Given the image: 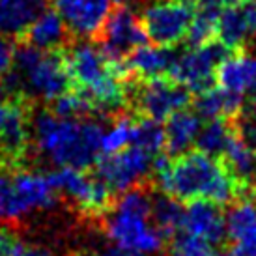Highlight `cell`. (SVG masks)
I'll return each instance as SVG.
<instances>
[{"instance_id":"33","label":"cell","mask_w":256,"mask_h":256,"mask_svg":"<svg viewBox=\"0 0 256 256\" xmlns=\"http://www.w3.org/2000/svg\"><path fill=\"white\" fill-rule=\"evenodd\" d=\"M94 256H135V254H131V252L120 249V247H107V249L96 252Z\"/></svg>"},{"instance_id":"29","label":"cell","mask_w":256,"mask_h":256,"mask_svg":"<svg viewBox=\"0 0 256 256\" xmlns=\"http://www.w3.org/2000/svg\"><path fill=\"white\" fill-rule=\"evenodd\" d=\"M234 122L236 126H238V131L245 138V142L256 150V90L254 96L250 98L249 105L247 107L243 105L242 112H240V116Z\"/></svg>"},{"instance_id":"13","label":"cell","mask_w":256,"mask_h":256,"mask_svg":"<svg viewBox=\"0 0 256 256\" xmlns=\"http://www.w3.org/2000/svg\"><path fill=\"white\" fill-rule=\"evenodd\" d=\"M114 0H54V10L73 36L98 38Z\"/></svg>"},{"instance_id":"31","label":"cell","mask_w":256,"mask_h":256,"mask_svg":"<svg viewBox=\"0 0 256 256\" xmlns=\"http://www.w3.org/2000/svg\"><path fill=\"white\" fill-rule=\"evenodd\" d=\"M14 56H15V47L12 45L10 38L0 34V77L6 75V73L12 70Z\"/></svg>"},{"instance_id":"17","label":"cell","mask_w":256,"mask_h":256,"mask_svg":"<svg viewBox=\"0 0 256 256\" xmlns=\"http://www.w3.org/2000/svg\"><path fill=\"white\" fill-rule=\"evenodd\" d=\"M215 82L219 88L238 96L256 90V58L245 52L230 54L217 68Z\"/></svg>"},{"instance_id":"5","label":"cell","mask_w":256,"mask_h":256,"mask_svg":"<svg viewBox=\"0 0 256 256\" xmlns=\"http://www.w3.org/2000/svg\"><path fill=\"white\" fill-rule=\"evenodd\" d=\"M54 204L56 189L49 176L24 166H0V220L19 222Z\"/></svg>"},{"instance_id":"30","label":"cell","mask_w":256,"mask_h":256,"mask_svg":"<svg viewBox=\"0 0 256 256\" xmlns=\"http://www.w3.org/2000/svg\"><path fill=\"white\" fill-rule=\"evenodd\" d=\"M24 249L22 242L14 230L0 226V256H19Z\"/></svg>"},{"instance_id":"1","label":"cell","mask_w":256,"mask_h":256,"mask_svg":"<svg viewBox=\"0 0 256 256\" xmlns=\"http://www.w3.org/2000/svg\"><path fill=\"white\" fill-rule=\"evenodd\" d=\"M159 189L178 202L208 200L217 206L236 202L256 192L234 176L222 157L208 156L200 150L180 154L164 168L156 172Z\"/></svg>"},{"instance_id":"3","label":"cell","mask_w":256,"mask_h":256,"mask_svg":"<svg viewBox=\"0 0 256 256\" xmlns=\"http://www.w3.org/2000/svg\"><path fill=\"white\" fill-rule=\"evenodd\" d=\"M73 88L94 103L96 110L112 112L128 105L129 73L124 62H114L92 43L66 50Z\"/></svg>"},{"instance_id":"14","label":"cell","mask_w":256,"mask_h":256,"mask_svg":"<svg viewBox=\"0 0 256 256\" xmlns=\"http://www.w3.org/2000/svg\"><path fill=\"white\" fill-rule=\"evenodd\" d=\"M180 230L217 247L226 238V220L217 204L208 200H192L187 202L184 210Z\"/></svg>"},{"instance_id":"7","label":"cell","mask_w":256,"mask_h":256,"mask_svg":"<svg viewBox=\"0 0 256 256\" xmlns=\"http://www.w3.org/2000/svg\"><path fill=\"white\" fill-rule=\"evenodd\" d=\"M56 192H62L90 219L107 217L114 206V191L98 176L77 168H58L47 174Z\"/></svg>"},{"instance_id":"16","label":"cell","mask_w":256,"mask_h":256,"mask_svg":"<svg viewBox=\"0 0 256 256\" xmlns=\"http://www.w3.org/2000/svg\"><path fill=\"white\" fill-rule=\"evenodd\" d=\"M47 10L49 0H0V34L21 42Z\"/></svg>"},{"instance_id":"19","label":"cell","mask_w":256,"mask_h":256,"mask_svg":"<svg viewBox=\"0 0 256 256\" xmlns=\"http://www.w3.org/2000/svg\"><path fill=\"white\" fill-rule=\"evenodd\" d=\"M202 122L196 110H178L166 120L164 135H166V150L172 156H180L189 150L192 142H196Z\"/></svg>"},{"instance_id":"12","label":"cell","mask_w":256,"mask_h":256,"mask_svg":"<svg viewBox=\"0 0 256 256\" xmlns=\"http://www.w3.org/2000/svg\"><path fill=\"white\" fill-rule=\"evenodd\" d=\"M224 220L228 245L220 256H256V192L236 200Z\"/></svg>"},{"instance_id":"34","label":"cell","mask_w":256,"mask_h":256,"mask_svg":"<svg viewBox=\"0 0 256 256\" xmlns=\"http://www.w3.org/2000/svg\"><path fill=\"white\" fill-rule=\"evenodd\" d=\"M187 2H192V4H194V2H196V0H187Z\"/></svg>"},{"instance_id":"10","label":"cell","mask_w":256,"mask_h":256,"mask_svg":"<svg viewBox=\"0 0 256 256\" xmlns=\"http://www.w3.org/2000/svg\"><path fill=\"white\" fill-rule=\"evenodd\" d=\"M96 40L101 43V50L114 62H124L129 52L148 43L140 19L126 4H114Z\"/></svg>"},{"instance_id":"2","label":"cell","mask_w":256,"mask_h":256,"mask_svg":"<svg viewBox=\"0 0 256 256\" xmlns=\"http://www.w3.org/2000/svg\"><path fill=\"white\" fill-rule=\"evenodd\" d=\"M105 129L90 120L58 118L50 110H40L32 122L36 148L60 168L88 170L100 161Z\"/></svg>"},{"instance_id":"22","label":"cell","mask_w":256,"mask_h":256,"mask_svg":"<svg viewBox=\"0 0 256 256\" xmlns=\"http://www.w3.org/2000/svg\"><path fill=\"white\" fill-rule=\"evenodd\" d=\"M217 40L232 52H242L245 43L250 40L249 24L240 2L222 8L217 24Z\"/></svg>"},{"instance_id":"11","label":"cell","mask_w":256,"mask_h":256,"mask_svg":"<svg viewBox=\"0 0 256 256\" xmlns=\"http://www.w3.org/2000/svg\"><path fill=\"white\" fill-rule=\"evenodd\" d=\"M152 156L136 146H128L112 156H101L96 163V176L103 180L114 192H126L138 187L152 168Z\"/></svg>"},{"instance_id":"20","label":"cell","mask_w":256,"mask_h":256,"mask_svg":"<svg viewBox=\"0 0 256 256\" xmlns=\"http://www.w3.org/2000/svg\"><path fill=\"white\" fill-rule=\"evenodd\" d=\"M220 157H222V161L226 163L230 170L234 172V176L240 182H243L249 187H256V152L252 146L245 142L242 133L238 131V126H236L234 133L228 138L226 148H224Z\"/></svg>"},{"instance_id":"32","label":"cell","mask_w":256,"mask_h":256,"mask_svg":"<svg viewBox=\"0 0 256 256\" xmlns=\"http://www.w3.org/2000/svg\"><path fill=\"white\" fill-rule=\"evenodd\" d=\"M19 256H54L49 249L40 247V245H24V249L21 250Z\"/></svg>"},{"instance_id":"8","label":"cell","mask_w":256,"mask_h":256,"mask_svg":"<svg viewBox=\"0 0 256 256\" xmlns=\"http://www.w3.org/2000/svg\"><path fill=\"white\" fill-rule=\"evenodd\" d=\"M196 6L187 0H156L140 15L142 28L150 43L174 47L187 38Z\"/></svg>"},{"instance_id":"6","label":"cell","mask_w":256,"mask_h":256,"mask_svg":"<svg viewBox=\"0 0 256 256\" xmlns=\"http://www.w3.org/2000/svg\"><path fill=\"white\" fill-rule=\"evenodd\" d=\"M131 103L136 116L164 122L172 114L184 110L191 103V90L178 80L164 77L128 80V105Z\"/></svg>"},{"instance_id":"23","label":"cell","mask_w":256,"mask_h":256,"mask_svg":"<svg viewBox=\"0 0 256 256\" xmlns=\"http://www.w3.org/2000/svg\"><path fill=\"white\" fill-rule=\"evenodd\" d=\"M131 146L148 152L150 156H159L166 146V135L161 122L136 116L133 118V135H131Z\"/></svg>"},{"instance_id":"26","label":"cell","mask_w":256,"mask_h":256,"mask_svg":"<svg viewBox=\"0 0 256 256\" xmlns=\"http://www.w3.org/2000/svg\"><path fill=\"white\" fill-rule=\"evenodd\" d=\"M50 112H54L58 118L77 120V118L84 116V114L96 112V107H94V103L86 98L84 94L73 88V90H70L68 94H64V96H60L58 100L52 101Z\"/></svg>"},{"instance_id":"25","label":"cell","mask_w":256,"mask_h":256,"mask_svg":"<svg viewBox=\"0 0 256 256\" xmlns=\"http://www.w3.org/2000/svg\"><path fill=\"white\" fill-rule=\"evenodd\" d=\"M182 217H184V210L176 198H172L168 194H159L152 200V219L166 240L180 232Z\"/></svg>"},{"instance_id":"9","label":"cell","mask_w":256,"mask_h":256,"mask_svg":"<svg viewBox=\"0 0 256 256\" xmlns=\"http://www.w3.org/2000/svg\"><path fill=\"white\" fill-rule=\"evenodd\" d=\"M234 54L219 40L208 42L200 47H191L178 54L168 77L189 88L191 94H202L215 84V73L219 64Z\"/></svg>"},{"instance_id":"24","label":"cell","mask_w":256,"mask_h":256,"mask_svg":"<svg viewBox=\"0 0 256 256\" xmlns=\"http://www.w3.org/2000/svg\"><path fill=\"white\" fill-rule=\"evenodd\" d=\"M234 129L236 122L230 120V118L210 120V124L200 129L198 136H196V150L204 152L208 156L220 157L224 148H226L228 138L234 133Z\"/></svg>"},{"instance_id":"27","label":"cell","mask_w":256,"mask_h":256,"mask_svg":"<svg viewBox=\"0 0 256 256\" xmlns=\"http://www.w3.org/2000/svg\"><path fill=\"white\" fill-rule=\"evenodd\" d=\"M133 135V118L122 116L108 129H105L101 138V156H112L131 146Z\"/></svg>"},{"instance_id":"21","label":"cell","mask_w":256,"mask_h":256,"mask_svg":"<svg viewBox=\"0 0 256 256\" xmlns=\"http://www.w3.org/2000/svg\"><path fill=\"white\" fill-rule=\"evenodd\" d=\"M243 108V96L230 94L222 88L212 86L194 100V110L200 118L215 120V118H230L236 120Z\"/></svg>"},{"instance_id":"15","label":"cell","mask_w":256,"mask_h":256,"mask_svg":"<svg viewBox=\"0 0 256 256\" xmlns=\"http://www.w3.org/2000/svg\"><path fill=\"white\" fill-rule=\"evenodd\" d=\"M178 54L172 50V47H161L156 43H144L136 47L133 52H129L124 64L128 68L129 80H144V78H156L168 75L172 66L176 62Z\"/></svg>"},{"instance_id":"28","label":"cell","mask_w":256,"mask_h":256,"mask_svg":"<svg viewBox=\"0 0 256 256\" xmlns=\"http://www.w3.org/2000/svg\"><path fill=\"white\" fill-rule=\"evenodd\" d=\"M170 252L172 256H217L215 245L182 230L172 236Z\"/></svg>"},{"instance_id":"4","label":"cell","mask_w":256,"mask_h":256,"mask_svg":"<svg viewBox=\"0 0 256 256\" xmlns=\"http://www.w3.org/2000/svg\"><path fill=\"white\" fill-rule=\"evenodd\" d=\"M105 232L116 247L135 256L156 254L166 242L152 219V196L142 187H133L122 194L105 219Z\"/></svg>"},{"instance_id":"18","label":"cell","mask_w":256,"mask_h":256,"mask_svg":"<svg viewBox=\"0 0 256 256\" xmlns=\"http://www.w3.org/2000/svg\"><path fill=\"white\" fill-rule=\"evenodd\" d=\"M21 42L30 43L42 50H60L70 43V30L56 10H47L30 26Z\"/></svg>"}]
</instances>
